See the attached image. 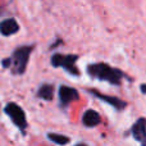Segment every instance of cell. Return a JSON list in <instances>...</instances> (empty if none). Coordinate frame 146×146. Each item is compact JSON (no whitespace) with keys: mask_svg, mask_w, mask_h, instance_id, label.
Segmentation results:
<instances>
[{"mask_svg":"<svg viewBox=\"0 0 146 146\" xmlns=\"http://www.w3.org/2000/svg\"><path fill=\"white\" fill-rule=\"evenodd\" d=\"M53 94H54V87L53 85L49 83H44L40 88L37 90V98L44 99V100H51L53 99Z\"/></svg>","mask_w":146,"mask_h":146,"instance_id":"10","label":"cell"},{"mask_svg":"<svg viewBox=\"0 0 146 146\" xmlns=\"http://www.w3.org/2000/svg\"><path fill=\"white\" fill-rule=\"evenodd\" d=\"M101 122V118H100V114L98 113L96 110H86L85 114L82 115V123L85 127H96L99 123Z\"/></svg>","mask_w":146,"mask_h":146,"instance_id":"9","label":"cell"},{"mask_svg":"<svg viewBox=\"0 0 146 146\" xmlns=\"http://www.w3.org/2000/svg\"><path fill=\"white\" fill-rule=\"evenodd\" d=\"M88 92H91L94 96H96L98 99H100V100H103V101H105V103H108L109 105H111L113 108L118 109V110H122V109H124V108L127 106V103H126V101L121 100V99H118V98L104 95V94H100V92H98V91H95V90H88Z\"/></svg>","mask_w":146,"mask_h":146,"instance_id":"7","label":"cell"},{"mask_svg":"<svg viewBox=\"0 0 146 146\" xmlns=\"http://www.w3.org/2000/svg\"><path fill=\"white\" fill-rule=\"evenodd\" d=\"M5 113L18 128L25 131V128L27 127V121H26L25 111L19 105H17L15 103H9L5 106Z\"/></svg>","mask_w":146,"mask_h":146,"instance_id":"4","label":"cell"},{"mask_svg":"<svg viewBox=\"0 0 146 146\" xmlns=\"http://www.w3.org/2000/svg\"><path fill=\"white\" fill-rule=\"evenodd\" d=\"M87 73L91 77L101 81H108L111 85H119L122 82V78L124 77L122 71L113 68V67L108 66L105 63H95L88 66Z\"/></svg>","mask_w":146,"mask_h":146,"instance_id":"1","label":"cell"},{"mask_svg":"<svg viewBox=\"0 0 146 146\" xmlns=\"http://www.w3.org/2000/svg\"><path fill=\"white\" fill-rule=\"evenodd\" d=\"M80 95H78V91L73 87H69V86H60L59 87V100H60V104L63 106L68 105L72 101L78 100Z\"/></svg>","mask_w":146,"mask_h":146,"instance_id":"5","label":"cell"},{"mask_svg":"<svg viewBox=\"0 0 146 146\" xmlns=\"http://www.w3.org/2000/svg\"><path fill=\"white\" fill-rule=\"evenodd\" d=\"M33 50V46H21V48H17L14 51H13L12 55V71L14 74H23L27 68V63L28 59H30V55Z\"/></svg>","mask_w":146,"mask_h":146,"instance_id":"2","label":"cell"},{"mask_svg":"<svg viewBox=\"0 0 146 146\" xmlns=\"http://www.w3.org/2000/svg\"><path fill=\"white\" fill-rule=\"evenodd\" d=\"M74 146H87L86 144H77V145H74Z\"/></svg>","mask_w":146,"mask_h":146,"instance_id":"14","label":"cell"},{"mask_svg":"<svg viewBox=\"0 0 146 146\" xmlns=\"http://www.w3.org/2000/svg\"><path fill=\"white\" fill-rule=\"evenodd\" d=\"M132 135L142 146H146V119L140 118L132 127Z\"/></svg>","mask_w":146,"mask_h":146,"instance_id":"6","label":"cell"},{"mask_svg":"<svg viewBox=\"0 0 146 146\" xmlns=\"http://www.w3.org/2000/svg\"><path fill=\"white\" fill-rule=\"evenodd\" d=\"M48 139L50 141L55 142L58 145H67L69 142V137L64 136V135H58V133H48Z\"/></svg>","mask_w":146,"mask_h":146,"instance_id":"11","label":"cell"},{"mask_svg":"<svg viewBox=\"0 0 146 146\" xmlns=\"http://www.w3.org/2000/svg\"><path fill=\"white\" fill-rule=\"evenodd\" d=\"M12 66V59H4L3 60V67L4 68H8V67Z\"/></svg>","mask_w":146,"mask_h":146,"instance_id":"12","label":"cell"},{"mask_svg":"<svg viewBox=\"0 0 146 146\" xmlns=\"http://www.w3.org/2000/svg\"><path fill=\"white\" fill-rule=\"evenodd\" d=\"M78 56L77 55H63V54H54L51 56V66L58 68L66 69L67 72H69L71 74H74V76H78L80 74V71L77 69L76 67V62H77Z\"/></svg>","mask_w":146,"mask_h":146,"instance_id":"3","label":"cell"},{"mask_svg":"<svg viewBox=\"0 0 146 146\" xmlns=\"http://www.w3.org/2000/svg\"><path fill=\"white\" fill-rule=\"evenodd\" d=\"M19 30V26L15 22V19L13 18H8V19H4L1 23H0V33L3 36H10L14 35V33L18 32Z\"/></svg>","mask_w":146,"mask_h":146,"instance_id":"8","label":"cell"},{"mask_svg":"<svg viewBox=\"0 0 146 146\" xmlns=\"http://www.w3.org/2000/svg\"><path fill=\"white\" fill-rule=\"evenodd\" d=\"M141 91L146 94V86H145V85H142V86H141Z\"/></svg>","mask_w":146,"mask_h":146,"instance_id":"13","label":"cell"}]
</instances>
